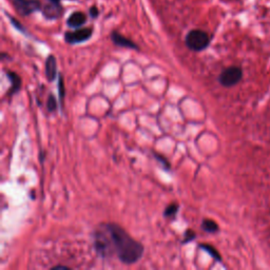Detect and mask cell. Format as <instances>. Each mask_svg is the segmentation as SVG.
Masks as SVG:
<instances>
[{"label": "cell", "mask_w": 270, "mask_h": 270, "mask_svg": "<svg viewBox=\"0 0 270 270\" xmlns=\"http://www.w3.org/2000/svg\"><path fill=\"white\" fill-rule=\"evenodd\" d=\"M110 238L111 254L116 253L119 261L131 265L138 262L144 255V247L132 238L117 224H105Z\"/></svg>", "instance_id": "obj_1"}, {"label": "cell", "mask_w": 270, "mask_h": 270, "mask_svg": "<svg viewBox=\"0 0 270 270\" xmlns=\"http://www.w3.org/2000/svg\"><path fill=\"white\" fill-rule=\"evenodd\" d=\"M185 44L191 51L201 52L207 49L210 45V36L203 30L193 29L186 35Z\"/></svg>", "instance_id": "obj_2"}, {"label": "cell", "mask_w": 270, "mask_h": 270, "mask_svg": "<svg viewBox=\"0 0 270 270\" xmlns=\"http://www.w3.org/2000/svg\"><path fill=\"white\" fill-rule=\"evenodd\" d=\"M11 3L21 16H30L35 12H41L44 6L39 0H11Z\"/></svg>", "instance_id": "obj_3"}, {"label": "cell", "mask_w": 270, "mask_h": 270, "mask_svg": "<svg viewBox=\"0 0 270 270\" xmlns=\"http://www.w3.org/2000/svg\"><path fill=\"white\" fill-rule=\"evenodd\" d=\"M243 71L238 67H229L225 69L219 77V81L224 87H232L242 79Z\"/></svg>", "instance_id": "obj_4"}, {"label": "cell", "mask_w": 270, "mask_h": 270, "mask_svg": "<svg viewBox=\"0 0 270 270\" xmlns=\"http://www.w3.org/2000/svg\"><path fill=\"white\" fill-rule=\"evenodd\" d=\"M93 35L92 27H79L75 31L65 33V40L69 45H77L89 40Z\"/></svg>", "instance_id": "obj_5"}, {"label": "cell", "mask_w": 270, "mask_h": 270, "mask_svg": "<svg viewBox=\"0 0 270 270\" xmlns=\"http://www.w3.org/2000/svg\"><path fill=\"white\" fill-rule=\"evenodd\" d=\"M63 7L61 4H55L49 2V4L42 6L41 13L44 17L48 20H56L63 15Z\"/></svg>", "instance_id": "obj_6"}, {"label": "cell", "mask_w": 270, "mask_h": 270, "mask_svg": "<svg viewBox=\"0 0 270 270\" xmlns=\"http://www.w3.org/2000/svg\"><path fill=\"white\" fill-rule=\"evenodd\" d=\"M111 40L113 41V44L118 46V47L131 49V50H138V47L134 41L125 37L124 35L118 33L117 31H113L111 33Z\"/></svg>", "instance_id": "obj_7"}, {"label": "cell", "mask_w": 270, "mask_h": 270, "mask_svg": "<svg viewBox=\"0 0 270 270\" xmlns=\"http://www.w3.org/2000/svg\"><path fill=\"white\" fill-rule=\"evenodd\" d=\"M87 22V15L81 11H75L70 14L67 19V24L71 29H79Z\"/></svg>", "instance_id": "obj_8"}, {"label": "cell", "mask_w": 270, "mask_h": 270, "mask_svg": "<svg viewBox=\"0 0 270 270\" xmlns=\"http://www.w3.org/2000/svg\"><path fill=\"white\" fill-rule=\"evenodd\" d=\"M46 75L49 81H52L57 76V62L54 55H50L46 62Z\"/></svg>", "instance_id": "obj_9"}, {"label": "cell", "mask_w": 270, "mask_h": 270, "mask_svg": "<svg viewBox=\"0 0 270 270\" xmlns=\"http://www.w3.org/2000/svg\"><path fill=\"white\" fill-rule=\"evenodd\" d=\"M8 78L10 79L11 83H12V86H11V89L9 91V94L10 95H13V94H16L20 87H21V79L19 77V75H17L16 73H14V72H8Z\"/></svg>", "instance_id": "obj_10"}, {"label": "cell", "mask_w": 270, "mask_h": 270, "mask_svg": "<svg viewBox=\"0 0 270 270\" xmlns=\"http://www.w3.org/2000/svg\"><path fill=\"white\" fill-rule=\"evenodd\" d=\"M202 228L209 233H215L219 230V226L215 221L206 219L202 223Z\"/></svg>", "instance_id": "obj_11"}, {"label": "cell", "mask_w": 270, "mask_h": 270, "mask_svg": "<svg viewBox=\"0 0 270 270\" xmlns=\"http://www.w3.org/2000/svg\"><path fill=\"white\" fill-rule=\"evenodd\" d=\"M200 247H201L202 249L206 250V251H207V252H208V253L211 255V257H212L213 259H215V260H217V261H221V260H222L221 255H220V253L218 252V250H216V248H213L211 245L201 244Z\"/></svg>", "instance_id": "obj_12"}, {"label": "cell", "mask_w": 270, "mask_h": 270, "mask_svg": "<svg viewBox=\"0 0 270 270\" xmlns=\"http://www.w3.org/2000/svg\"><path fill=\"white\" fill-rule=\"evenodd\" d=\"M177 210H178V206L176 204H171L169 205L166 209H165V212H164V216L166 218H174L175 215L177 213Z\"/></svg>", "instance_id": "obj_13"}, {"label": "cell", "mask_w": 270, "mask_h": 270, "mask_svg": "<svg viewBox=\"0 0 270 270\" xmlns=\"http://www.w3.org/2000/svg\"><path fill=\"white\" fill-rule=\"evenodd\" d=\"M47 108H48V111H50V112H54L56 109H57V102H56L54 95H52V94L49 95V97H48Z\"/></svg>", "instance_id": "obj_14"}, {"label": "cell", "mask_w": 270, "mask_h": 270, "mask_svg": "<svg viewBox=\"0 0 270 270\" xmlns=\"http://www.w3.org/2000/svg\"><path fill=\"white\" fill-rule=\"evenodd\" d=\"M9 18H10V20H11L12 25H13L14 27H15L16 30H18L19 32H21V33H23V34H27L26 30L24 29V26H23V25H22L17 19H15V18L12 17V16H9Z\"/></svg>", "instance_id": "obj_15"}, {"label": "cell", "mask_w": 270, "mask_h": 270, "mask_svg": "<svg viewBox=\"0 0 270 270\" xmlns=\"http://www.w3.org/2000/svg\"><path fill=\"white\" fill-rule=\"evenodd\" d=\"M154 156H155V159L158 160V161L162 164L163 168H165L166 170H170V167H171V166H170V163L164 158L163 155H160V154H158V153H154Z\"/></svg>", "instance_id": "obj_16"}, {"label": "cell", "mask_w": 270, "mask_h": 270, "mask_svg": "<svg viewBox=\"0 0 270 270\" xmlns=\"http://www.w3.org/2000/svg\"><path fill=\"white\" fill-rule=\"evenodd\" d=\"M195 238V232L192 230H187L186 233H185V239L183 241V243H189V242L193 241Z\"/></svg>", "instance_id": "obj_17"}, {"label": "cell", "mask_w": 270, "mask_h": 270, "mask_svg": "<svg viewBox=\"0 0 270 270\" xmlns=\"http://www.w3.org/2000/svg\"><path fill=\"white\" fill-rule=\"evenodd\" d=\"M58 90H59V96H61V102L63 104L64 97H65V86H64V79L61 76L59 77V82H58Z\"/></svg>", "instance_id": "obj_18"}, {"label": "cell", "mask_w": 270, "mask_h": 270, "mask_svg": "<svg viewBox=\"0 0 270 270\" xmlns=\"http://www.w3.org/2000/svg\"><path fill=\"white\" fill-rule=\"evenodd\" d=\"M89 15L91 18L95 19L99 16V10L96 6H92L90 9H89Z\"/></svg>", "instance_id": "obj_19"}, {"label": "cell", "mask_w": 270, "mask_h": 270, "mask_svg": "<svg viewBox=\"0 0 270 270\" xmlns=\"http://www.w3.org/2000/svg\"><path fill=\"white\" fill-rule=\"evenodd\" d=\"M52 269H69V267H67V266H61V265H58V266H55V267H53Z\"/></svg>", "instance_id": "obj_20"}, {"label": "cell", "mask_w": 270, "mask_h": 270, "mask_svg": "<svg viewBox=\"0 0 270 270\" xmlns=\"http://www.w3.org/2000/svg\"><path fill=\"white\" fill-rule=\"evenodd\" d=\"M51 3H55V4H61V0H49Z\"/></svg>", "instance_id": "obj_21"}]
</instances>
